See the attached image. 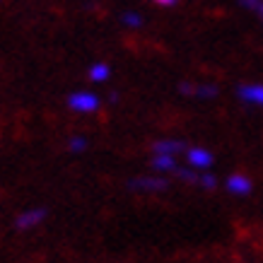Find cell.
<instances>
[{"instance_id":"obj_9","label":"cell","mask_w":263,"mask_h":263,"mask_svg":"<svg viewBox=\"0 0 263 263\" xmlns=\"http://www.w3.org/2000/svg\"><path fill=\"white\" fill-rule=\"evenodd\" d=\"M89 78L95 82H104L106 78H109V65H104V63H95L92 68H89Z\"/></svg>"},{"instance_id":"obj_5","label":"cell","mask_w":263,"mask_h":263,"mask_svg":"<svg viewBox=\"0 0 263 263\" xmlns=\"http://www.w3.org/2000/svg\"><path fill=\"white\" fill-rule=\"evenodd\" d=\"M227 191L234 193V196H249L251 193V189H254V183H251V179L244 174H232L230 179H227Z\"/></svg>"},{"instance_id":"obj_17","label":"cell","mask_w":263,"mask_h":263,"mask_svg":"<svg viewBox=\"0 0 263 263\" xmlns=\"http://www.w3.org/2000/svg\"><path fill=\"white\" fill-rule=\"evenodd\" d=\"M157 3H160V5H174L176 0H157Z\"/></svg>"},{"instance_id":"obj_6","label":"cell","mask_w":263,"mask_h":263,"mask_svg":"<svg viewBox=\"0 0 263 263\" xmlns=\"http://www.w3.org/2000/svg\"><path fill=\"white\" fill-rule=\"evenodd\" d=\"M155 155H169V157H176L179 152H186L189 147L181 143V140H157L152 145Z\"/></svg>"},{"instance_id":"obj_11","label":"cell","mask_w":263,"mask_h":263,"mask_svg":"<svg viewBox=\"0 0 263 263\" xmlns=\"http://www.w3.org/2000/svg\"><path fill=\"white\" fill-rule=\"evenodd\" d=\"M193 95L200 97V99H213V97H217V87L215 85H198Z\"/></svg>"},{"instance_id":"obj_7","label":"cell","mask_w":263,"mask_h":263,"mask_svg":"<svg viewBox=\"0 0 263 263\" xmlns=\"http://www.w3.org/2000/svg\"><path fill=\"white\" fill-rule=\"evenodd\" d=\"M237 95H239L247 104L263 106V85H241V87L237 89Z\"/></svg>"},{"instance_id":"obj_10","label":"cell","mask_w":263,"mask_h":263,"mask_svg":"<svg viewBox=\"0 0 263 263\" xmlns=\"http://www.w3.org/2000/svg\"><path fill=\"white\" fill-rule=\"evenodd\" d=\"M181 181H191V183H198L200 181V174H196V169H191V167H179L174 172Z\"/></svg>"},{"instance_id":"obj_3","label":"cell","mask_w":263,"mask_h":263,"mask_svg":"<svg viewBox=\"0 0 263 263\" xmlns=\"http://www.w3.org/2000/svg\"><path fill=\"white\" fill-rule=\"evenodd\" d=\"M133 191H145V193H155V191H164L169 186L167 179H162V176H138L133 181L128 183Z\"/></svg>"},{"instance_id":"obj_8","label":"cell","mask_w":263,"mask_h":263,"mask_svg":"<svg viewBox=\"0 0 263 263\" xmlns=\"http://www.w3.org/2000/svg\"><path fill=\"white\" fill-rule=\"evenodd\" d=\"M152 169L155 172H162V174H167V172H176V160L174 157H169V155H155L152 157Z\"/></svg>"},{"instance_id":"obj_15","label":"cell","mask_w":263,"mask_h":263,"mask_svg":"<svg viewBox=\"0 0 263 263\" xmlns=\"http://www.w3.org/2000/svg\"><path fill=\"white\" fill-rule=\"evenodd\" d=\"M200 186H203V189H215L217 186V179L213 174H200Z\"/></svg>"},{"instance_id":"obj_16","label":"cell","mask_w":263,"mask_h":263,"mask_svg":"<svg viewBox=\"0 0 263 263\" xmlns=\"http://www.w3.org/2000/svg\"><path fill=\"white\" fill-rule=\"evenodd\" d=\"M179 92H181V95H193V92H196V85H191V82H181V85H179Z\"/></svg>"},{"instance_id":"obj_4","label":"cell","mask_w":263,"mask_h":263,"mask_svg":"<svg viewBox=\"0 0 263 263\" xmlns=\"http://www.w3.org/2000/svg\"><path fill=\"white\" fill-rule=\"evenodd\" d=\"M186 162L191 169H210L213 167V155L205 147H189L186 150Z\"/></svg>"},{"instance_id":"obj_12","label":"cell","mask_w":263,"mask_h":263,"mask_svg":"<svg viewBox=\"0 0 263 263\" xmlns=\"http://www.w3.org/2000/svg\"><path fill=\"white\" fill-rule=\"evenodd\" d=\"M68 147H70V152H82L85 147H87V140H85L82 136H75V138L68 140Z\"/></svg>"},{"instance_id":"obj_1","label":"cell","mask_w":263,"mask_h":263,"mask_svg":"<svg viewBox=\"0 0 263 263\" xmlns=\"http://www.w3.org/2000/svg\"><path fill=\"white\" fill-rule=\"evenodd\" d=\"M68 106L72 111H80V114H92L99 109V97L92 95V92H75L68 99Z\"/></svg>"},{"instance_id":"obj_2","label":"cell","mask_w":263,"mask_h":263,"mask_svg":"<svg viewBox=\"0 0 263 263\" xmlns=\"http://www.w3.org/2000/svg\"><path fill=\"white\" fill-rule=\"evenodd\" d=\"M44 220H46V208H29V210H24V213L17 215L15 227L17 230H34Z\"/></svg>"},{"instance_id":"obj_13","label":"cell","mask_w":263,"mask_h":263,"mask_svg":"<svg viewBox=\"0 0 263 263\" xmlns=\"http://www.w3.org/2000/svg\"><path fill=\"white\" fill-rule=\"evenodd\" d=\"M244 8H249V10H254V12H258V15L263 17V0H239Z\"/></svg>"},{"instance_id":"obj_14","label":"cell","mask_w":263,"mask_h":263,"mask_svg":"<svg viewBox=\"0 0 263 263\" xmlns=\"http://www.w3.org/2000/svg\"><path fill=\"white\" fill-rule=\"evenodd\" d=\"M123 24H128V27H140L143 20H140V15H136V12H126V15H123Z\"/></svg>"}]
</instances>
